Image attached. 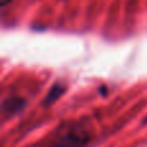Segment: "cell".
I'll return each mask as SVG.
<instances>
[{
  "mask_svg": "<svg viewBox=\"0 0 147 147\" xmlns=\"http://www.w3.org/2000/svg\"><path fill=\"white\" fill-rule=\"evenodd\" d=\"M26 106V99L18 96H10L3 99L1 110L4 117H12L16 114L21 112Z\"/></svg>",
  "mask_w": 147,
  "mask_h": 147,
  "instance_id": "2",
  "label": "cell"
},
{
  "mask_svg": "<svg viewBox=\"0 0 147 147\" xmlns=\"http://www.w3.org/2000/svg\"><path fill=\"white\" fill-rule=\"evenodd\" d=\"M93 140V133L83 121H69L54 132L44 147H86Z\"/></svg>",
  "mask_w": 147,
  "mask_h": 147,
  "instance_id": "1",
  "label": "cell"
},
{
  "mask_svg": "<svg viewBox=\"0 0 147 147\" xmlns=\"http://www.w3.org/2000/svg\"><path fill=\"white\" fill-rule=\"evenodd\" d=\"M65 90H66V86H65L63 84H61L59 81H56V83L51 86V89L48 90L47 96L44 97L43 106L48 107V106H51V105H53L54 102H56L57 99L65 93Z\"/></svg>",
  "mask_w": 147,
  "mask_h": 147,
  "instance_id": "3",
  "label": "cell"
}]
</instances>
